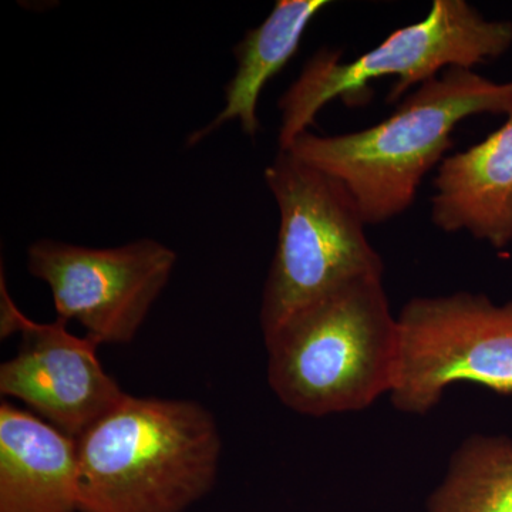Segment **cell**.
I'll return each mask as SVG.
<instances>
[{
  "label": "cell",
  "instance_id": "10",
  "mask_svg": "<svg viewBox=\"0 0 512 512\" xmlns=\"http://www.w3.org/2000/svg\"><path fill=\"white\" fill-rule=\"evenodd\" d=\"M0 512H80L77 440L0 406Z\"/></svg>",
  "mask_w": 512,
  "mask_h": 512
},
{
  "label": "cell",
  "instance_id": "9",
  "mask_svg": "<svg viewBox=\"0 0 512 512\" xmlns=\"http://www.w3.org/2000/svg\"><path fill=\"white\" fill-rule=\"evenodd\" d=\"M431 221L441 231H467L503 249L512 242V109L481 143L441 161Z\"/></svg>",
  "mask_w": 512,
  "mask_h": 512
},
{
  "label": "cell",
  "instance_id": "7",
  "mask_svg": "<svg viewBox=\"0 0 512 512\" xmlns=\"http://www.w3.org/2000/svg\"><path fill=\"white\" fill-rule=\"evenodd\" d=\"M177 259L174 249L148 238L114 248L39 239L28 248V271L49 286L57 319L77 320L100 345L130 343Z\"/></svg>",
  "mask_w": 512,
  "mask_h": 512
},
{
  "label": "cell",
  "instance_id": "1",
  "mask_svg": "<svg viewBox=\"0 0 512 512\" xmlns=\"http://www.w3.org/2000/svg\"><path fill=\"white\" fill-rule=\"evenodd\" d=\"M511 109L512 82L451 67L376 126L329 137L308 131L286 151L342 183L366 225L383 224L409 210L423 178L453 147L458 123Z\"/></svg>",
  "mask_w": 512,
  "mask_h": 512
},
{
  "label": "cell",
  "instance_id": "8",
  "mask_svg": "<svg viewBox=\"0 0 512 512\" xmlns=\"http://www.w3.org/2000/svg\"><path fill=\"white\" fill-rule=\"evenodd\" d=\"M0 335L20 333L18 355L0 366V393L15 397L77 440L121 402L126 392L101 366L90 336L77 338L67 322L26 318L2 279Z\"/></svg>",
  "mask_w": 512,
  "mask_h": 512
},
{
  "label": "cell",
  "instance_id": "12",
  "mask_svg": "<svg viewBox=\"0 0 512 512\" xmlns=\"http://www.w3.org/2000/svg\"><path fill=\"white\" fill-rule=\"evenodd\" d=\"M427 512H512V439L476 434L464 440Z\"/></svg>",
  "mask_w": 512,
  "mask_h": 512
},
{
  "label": "cell",
  "instance_id": "3",
  "mask_svg": "<svg viewBox=\"0 0 512 512\" xmlns=\"http://www.w3.org/2000/svg\"><path fill=\"white\" fill-rule=\"evenodd\" d=\"M264 339L269 387L305 416L360 412L396 382L399 325L380 275L350 279Z\"/></svg>",
  "mask_w": 512,
  "mask_h": 512
},
{
  "label": "cell",
  "instance_id": "2",
  "mask_svg": "<svg viewBox=\"0 0 512 512\" xmlns=\"http://www.w3.org/2000/svg\"><path fill=\"white\" fill-rule=\"evenodd\" d=\"M77 451L80 512H185L214 487L222 439L200 403L126 394Z\"/></svg>",
  "mask_w": 512,
  "mask_h": 512
},
{
  "label": "cell",
  "instance_id": "5",
  "mask_svg": "<svg viewBox=\"0 0 512 512\" xmlns=\"http://www.w3.org/2000/svg\"><path fill=\"white\" fill-rule=\"evenodd\" d=\"M264 177L279 210L278 242L259 313L266 338L350 279L383 276L384 264L338 180L281 150Z\"/></svg>",
  "mask_w": 512,
  "mask_h": 512
},
{
  "label": "cell",
  "instance_id": "11",
  "mask_svg": "<svg viewBox=\"0 0 512 512\" xmlns=\"http://www.w3.org/2000/svg\"><path fill=\"white\" fill-rule=\"evenodd\" d=\"M328 5L326 0H278L268 18L245 33L234 47L238 66L225 87L224 110L210 124L194 131L188 146L200 143L228 121L238 120L249 137L259 133L258 101L262 90L296 55L306 29Z\"/></svg>",
  "mask_w": 512,
  "mask_h": 512
},
{
  "label": "cell",
  "instance_id": "6",
  "mask_svg": "<svg viewBox=\"0 0 512 512\" xmlns=\"http://www.w3.org/2000/svg\"><path fill=\"white\" fill-rule=\"evenodd\" d=\"M400 353L394 409L424 416L447 387L473 383L512 396V302L457 292L414 298L397 315Z\"/></svg>",
  "mask_w": 512,
  "mask_h": 512
},
{
  "label": "cell",
  "instance_id": "4",
  "mask_svg": "<svg viewBox=\"0 0 512 512\" xmlns=\"http://www.w3.org/2000/svg\"><path fill=\"white\" fill-rule=\"evenodd\" d=\"M511 46L512 23L485 19L466 0H434L421 22L397 29L352 62H342L340 50H319L279 99V150H289L296 138L308 133L330 101L365 103L372 96L373 80L397 77L387 94V101L394 103L444 70H474L503 56Z\"/></svg>",
  "mask_w": 512,
  "mask_h": 512
}]
</instances>
